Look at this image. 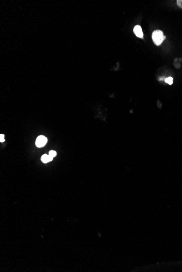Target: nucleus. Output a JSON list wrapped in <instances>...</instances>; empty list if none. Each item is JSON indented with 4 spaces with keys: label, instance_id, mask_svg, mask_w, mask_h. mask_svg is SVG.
<instances>
[{
    "label": "nucleus",
    "instance_id": "f257e3e1",
    "mask_svg": "<svg viewBox=\"0 0 182 272\" xmlns=\"http://www.w3.org/2000/svg\"><path fill=\"white\" fill-rule=\"evenodd\" d=\"M152 38L155 45L160 46L164 40L166 39V37L164 35L163 31L157 29L152 33Z\"/></svg>",
    "mask_w": 182,
    "mask_h": 272
},
{
    "label": "nucleus",
    "instance_id": "f03ea898",
    "mask_svg": "<svg viewBox=\"0 0 182 272\" xmlns=\"http://www.w3.org/2000/svg\"><path fill=\"white\" fill-rule=\"evenodd\" d=\"M47 141H48L47 138L45 136H43V135H40L37 138V140L36 141V144L37 147H39V148L44 147L47 143Z\"/></svg>",
    "mask_w": 182,
    "mask_h": 272
},
{
    "label": "nucleus",
    "instance_id": "7ed1b4c3",
    "mask_svg": "<svg viewBox=\"0 0 182 272\" xmlns=\"http://www.w3.org/2000/svg\"><path fill=\"white\" fill-rule=\"evenodd\" d=\"M133 31L136 37L141 39L143 38V33L142 31V28L140 25H136L134 28Z\"/></svg>",
    "mask_w": 182,
    "mask_h": 272
},
{
    "label": "nucleus",
    "instance_id": "20e7f679",
    "mask_svg": "<svg viewBox=\"0 0 182 272\" xmlns=\"http://www.w3.org/2000/svg\"><path fill=\"white\" fill-rule=\"evenodd\" d=\"M53 158L47 154H44L41 158V160L44 163H47V162L51 161L53 160Z\"/></svg>",
    "mask_w": 182,
    "mask_h": 272
},
{
    "label": "nucleus",
    "instance_id": "39448f33",
    "mask_svg": "<svg viewBox=\"0 0 182 272\" xmlns=\"http://www.w3.org/2000/svg\"><path fill=\"white\" fill-rule=\"evenodd\" d=\"M165 82L169 85H172L173 84V78L171 77H169L165 80Z\"/></svg>",
    "mask_w": 182,
    "mask_h": 272
},
{
    "label": "nucleus",
    "instance_id": "423d86ee",
    "mask_svg": "<svg viewBox=\"0 0 182 272\" xmlns=\"http://www.w3.org/2000/svg\"><path fill=\"white\" fill-rule=\"evenodd\" d=\"M56 155H57V153L54 150H50L49 153V156H51L52 158H54L55 156H56Z\"/></svg>",
    "mask_w": 182,
    "mask_h": 272
},
{
    "label": "nucleus",
    "instance_id": "0eeeda50",
    "mask_svg": "<svg viewBox=\"0 0 182 272\" xmlns=\"http://www.w3.org/2000/svg\"><path fill=\"white\" fill-rule=\"evenodd\" d=\"M177 4L178 6L180 7L181 8H182V0H177Z\"/></svg>",
    "mask_w": 182,
    "mask_h": 272
},
{
    "label": "nucleus",
    "instance_id": "6e6552de",
    "mask_svg": "<svg viewBox=\"0 0 182 272\" xmlns=\"http://www.w3.org/2000/svg\"><path fill=\"white\" fill-rule=\"evenodd\" d=\"M4 135L3 134L0 135V142H3L4 141Z\"/></svg>",
    "mask_w": 182,
    "mask_h": 272
}]
</instances>
